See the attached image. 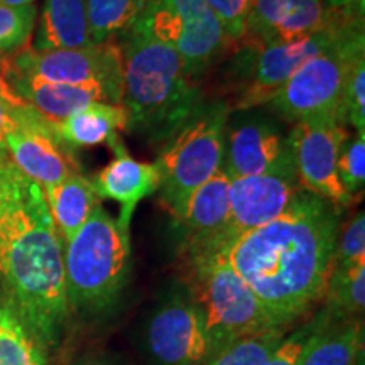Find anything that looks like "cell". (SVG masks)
<instances>
[{"label":"cell","mask_w":365,"mask_h":365,"mask_svg":"<svg viewBox=\"0 0 365 365\" xmlns=\"http://www.w3.org/2000/svg\"><path fill=\"white\" fill-rule=\"evenodd\" d=\"M210 11L215 14L230 46L240 44L247 31V19L252 0H205Z\"/></svg>","instance_id":"cell-33"},{"label":"cell","mask_w":365,"mask_h":365,"mask_svg":"<svg viewBox=\"0 0 365 365\" xmlns=\"http://www.w3.org/2000/svg\"><path fill=\"white\" fill-rule=\"evenodd\" d=\"M339 234L340 208L301 190L284 213L217 250L287 328L325 298Z\"/></svg>","instance_id":"cell-1"},{"label":"cell","mask_w":365,"mask_h":365,"mask_svg":"<svg viewBox=\"0 0 365 365\" xmlns=\"http://www.w3.org/2000/svg\"><path fill=\"white\" fill-rule=\"evenodd\" d=\"M228 113L222 100L202 102L159 154V202L176 222L191 193L220 173Z\"/></svg>","instance_id":"cell-6"},{"label":"cell","mask_w":365,"mask_h":365,"mask_svg":"<svg viewBox=\"0 0 365 365\" xmlns=\"http://www.w3.org/2000/svg\"><path fill=\"white\" fill-rule=\"evenodd\" d=\"M228 190L230 180L220 171L191 193L178 220L188 237L186 254L218 247L230 218Z\"/></svg>","instance_id":"cell-18"},{"label":"cell","mask_w":365,"mask_h":365,"mask_svg":"<svg viewBox=\"0 0 365 365\" xmlns=\"http://www.w3.org/2000/svg\"><path fill=\"white\" fill-rule=\"evenodd\" d=\"M346 137V127L339 122L294 124L287 134L301 186L339 208H346L355 202L336 175V159Z\"/></svg>","instance_id":"cell-13"},{"label":"cell","mask_w":365,"mask_h":365,"mask_svg":"<svg viewBox=\"0 0 365 365\" xmlns=\"http://www.w3.org/2000/svg\"><path fill=\"white\" fill-rule=\"evenodd\" d=\"M0 102L9 105L12 108H21V107H27V103L22 100L16 91L12 90V86L9 85V81L4 76L2 68H0Z\"/></svg>","instance_id":"cell-35"},{"label":"cell","mask_w":365,"mask_h":365,"mask_svg":"<svg viewBox=\"0 0 365 365\" xmlns=\"http://www.w3.org/2000/svg\"><path fill=\"white\" fill-rule=\"evenodd\" d=\"M284 335L286 328H274L259 335L235 340L213 354L203 365H266L269 355Z\"/></svg>","instance_id":"cell-26"},{"label":"cell","mask_w":365,"mask_h":365,"mask_svg":"<svg viewBox=\"0 0 365 365\" xmlns=\"http://www.w3.org/2000/svg\"><path fill=\"white\" fill-rule=\"evenodd\" d=\"M365 264V215L355 213L339 234L333 254V267H349Z\"/></svg>","instance_id":"cell-32"},{"label":"cell","mask_w":365,"mask_h":365,"mask_svg":"<svg viewBox=\"0 0 365 365\" xmlns=\"http://www.w3.org/2000/svg\"><path fill=\"white\" fill-rule=\"evenodd\" d=\"M357 26H364V4L344 11L328 9L325 26L307 38L269 46L240 43L252 53V63L247 66L249 80L237 100L235 110H249L266 105L304 63L325 51Z\"/></svg>","instance_id":"cell-8"},{"label":"cell","mask_w":365,"mask_h":365,"mask_svg":"<svg viewBox=\"0 0 365 365\" xmlns=\"http://www.w3.org/2000/svg\"><path fill=\"white\" fill-rule=\"evenodd\" d=\"M7 153L17 170L43 191L78 173L73 150L58 139L53 122L29 105L17 108V129L7 135Z\"/></svg>","instance_id":"cell-14"},{"label":"cell","mask_w":365,"mask_h":365,"mask_svg":"<svg viewBox=\"0 0 365 365\" xmlns=\"http://www.w3.org/2000/svg\"><path fill=\"white\" fill-rule=\"evenodd\" d=\"M186 255L195 304L203 314L215 352L245 336L284 328L274 322L220 250H200Z\"/></svg>","instance_id":"cell-5"},{"label":"cell","mask_w":365,"mask_h":365,"mask_svg":"<svg viewBox=\"0 0 365 365\" xmlns=\"http://www.w3.org/2000/svg\"><path fill=\"white\" fill-rule=\"evenodd\" d=\"M301 190L304 188L296 173L291 149L266 173L230 180V218L217 249L240 234L279 217Z\"/></svg>","instance_id":"cell-11"},{"label":"cell","mask_w":365,"mask_h":365,"mask_svg":"<svg viewBox=\"0 0 365 365\" xmlns=\"http://www.w3.org/2000/svg\"><path fill=\"white\" fill-rule=\"evenodd\" d=\"M287 134L276 115L259 108L230 112L223 130L220 171L228 180L266 173L289 153Z\"/></svg>","instance_id":"cell-12"},{"label":"cell","mask_w":365,"mask_h":365,"mask_svg":"<svg viewBox=\"0 0 365 365\" xmlns=\"http://www.w3.org/2000/svg\"><path fill=\"white\" fill-rule=\"evenodd\" d=\"M148 350L158 365H203L215 354L195 303L171 299L149 319Z\"/></svg>","instance_id":"cell-15"},{"label":"cell","mask_w":365,"mask_h":365,"mask_svg":"<svg viewBox=\"0 0 365 365\" xmlns=\"http://www.w3.org/2000/svg\"><path fill=\"white\" fill-rule=\"evenodd\" d=\"M93 44L115 43L134 29L149 0H85Z\"/></svg>","instance_id":"cell-24"},{"label":"cell","mask_w":365,"mask_h":365,"mask_svg":"<svg viewBox=\"0 0 365 365\" xmlns=\"http://www.w3.org/2000/svg\"><path fill=\"white\" fill-rule=\"evenodd\" d=\"M2 68L4 76L24 102L34 108L39 115L48 118L49 122L56 124L68 118L73 113L83 110L85 107L103 102L108 103L100 91L93 88H85V86H73L63 83H53L34 78V76L22 75L14 70H9L6 65Z\"/></svg>","instance_id":"cell-19"},{"label":"cell","mask_w":365,"mask_h":365,"mask_svg":"<svg viewBox=\"0 0 365 365\" xmlns=\"http://www.w3.org/2000/svg\"><path fill=\"white\" fill-rule=\"evenodd\" d=\"M323 0H252L242 43L269 46L317 33L325 26Z\"/></svg>","instance_id":"cell-16"},{"label":"cell","mask_w":365,"mask_h":365,"mask_svg":"<svg viewBox=\"0 0 365 365\" xmlns=\"http://www.w3.org/2000/svg\"><path fill=\"white\" fill-rule=\"evenodd\" d=\"M36 29L34 51L81 49L93 46L85 0H44Z\"/></svg>","instance_id":"cell-20"},{"label":"cell","mask_w":365,"mask_h":365,"mask_svg":"<svg viewBox=\"0 0 365 365\" xmlns=\"http://www.w3.org/2000/svg\"><path fill=\"white\" fill-rule=\"evenodd\" d=\"M330 312L304 352L301 365H355L362 349V325L359 322L335 323Z\"/></svg>","instance_id":"cell-23"},{"label":"cell","mask_w":365,"mask_h":365,"mask_svg":"<svg viewBox=\"0 0 365 365\" xmlns=\"http://www.w3.org/2000/svg\"><path fill=\"white\" fill-rule=\"evenodd\" d=\"M336 175L344 190L355 200L365 186V132H355L341 144Z\"/></svg>","instance_id":"cell-30"},{"label":"cell","mask_w":365,"mask_h":365,"mask_svg":"<svg viewBox=\"0 0 365 365\" xmlns=\"http://www.w3.org/2000/svg\"><path fill=\"white\" fill-rule=\"evenodd\" d=\"M325 298L328 308L336 317L359 314L365 307V264L333 267Z\"/></svg>","instance_id":"cell-25"},{"label":"cell","mask_w":365,"mask_h":365,"mask_svg":"<svg viewBox=\"0 0 365 365\" xmlns=\"http://www.w3.org/2000/svg\"><path fill=\"white\" fill-rule=\"evenodd\" d=\"M53 127L58 139L70 150L95 148L129 129V113L124 105L95 102Z\"/></svg>","instance_id":"cell-21"},{"label":"cell","mask_w":365,"mask_h":365,"mask_svg":"<svg viewBox=\"0 0 365 365\" xmlns=\"http://www.w3.org/2000/svg\"><path fill=\"white\" fill-rule=\"evenodd\" d=\"M323 4L330 11H344V9H350L359 6V4H364V0H323Z\"/></svg>","instance_id":"cell-36"},{"label":"cell","mask_w":365,"mask_h":365,"mask_svg":"<svg viewBox=\"0 0 365 365\" xmlns=\"http://www.w3.org/2000/svg\"><path fill=\"white\" fill-rule=\"evenodd\" d=\"M22 108V107H21ZM17 129V108L0 102V163L9 159L7 135Z\"/></svg>","instance_id":"cell-34"},{"label":"cell","mask_w":365,"mask_h":365,"mask_svg":"<svg viewBox=\"0 0 365 365\" xmlns=\"http://www.w3.org/2000/svg\"><path fill=\"white\" fill-rule=\"evenodd\" d=\"M360 54H365L364 26L350 29L335 44L304 63L266 105L274 115L294 124L339 122L346 71Z\"/></svg>","instance_id":"cell-7"},{"label":"cell","mask_w":365,"mask_h":365,"mask_svg":"<svg viewBox=\"0 0 365 365\" xmlns=\"http://www.w3.org/2000/svg\"><path fill=\"white\" fill-rule=\"evenodd\" d=\"M328 317H330V309L325 308L308 323L301 325L298 330L282 336L276 349L269 355L266 365H301L308 345L312 344L319 328L325 325Z\"/></svg>","instance_id":"cell-31"},{"label":"cell","mask_w":365,"mask_h":365,"mask_svg":"<svg viewBox=\"0 0 365 365\" xmlns=\"http://www.w3.org/2000/svg\"><path fill=\"white\" fill-rule=\"evenodd\" d=\"M124 66L122 105L129 130L150 144H168L203 102L195 78L170 46L134 27L120 43Z\"/></svg>","instance_id":"cell-3"},{"label":"cell","mask_w":365,"mask_h":365,"mask_svg":"<svg viewBox=\"0 0 365 365\" xmlns=\"http://www.w3.org/2000/svg\"><path fill=\"white\" fill-rule=\"evenodd\" d=\"M78 365H115V364H110V362H107V360H102V359H88Z\"/></svg>","instance_id":"cell-38"},{"label":"cell","mask_w":365,"mask_h":365,"mask_svg":"<svg viewBox=\"0 0 365 365\" xmlns=\"http://www.w3.org/2000/svg\"><path fill=\"white\" fill-rule=\"evenodd\" d=\"M44 196L63 244H68L75 237L100 203L91 181L80 173L68 176L53 188L44 190Z\"/></svg>","instance_id":"cell-22"},{"label":"cell","mask_w":365,"mask_h":365,"mask_svg":"<svg viewBox=\"0 0 365 365\" xmlns=\"http://www.w3.org/2000/svg\"><path fill=\"white\" fill-rule=\"evenodd\" d=\"M108 144L113 150V159L90 181L98 200L118 203L120 213L117 222L130 230L137 205L159 188V170L156 163H143L132 158L118 134Z\"/></svg>","instance_id":"cell-17"},{"label":"cell","mask_w":365,"mask_h":365,"mask_svg":"<svg viewBox=\"0 0 365 365\" xmlns=\"http://www.w3.org/2000/svg\"><path fill=\"white\" fill-rule=\"evenodd\" d=\"M65 286L70 309L102 313L115 303L130 269V230L98 203L65 244Z\"/></svg>","instance_id":"cell-4"},{"label":"cell","mask_w":365,"mask_h":365,"mask_svg":"<svg viewBox=\"0 0 365 365\" xmlns=\"http://www.w3.org/2000/svg\"><path fill=\"white\" fill-rule=\"evenodd\" d=\"M339 122L344 127H354L355 132H365V54L355 58L346 71Z\"/></svg>","instance_id":"cell-29"},{"label":"cell","mask_w":365,"mask_h":365,"mask_svg":"<svg viewBox=\"0 0 365 365\" xmlns=\"http://www.w3.org/2000/svg\"><path fill=\"white\" fill-rule=\"evenodd\" d=\"M63 254L44 191L11 159L0 163V308L43 354L58 345L70 317Z\"/></svg>","instance_id":"cell-2"},{"label":"cell","mask_w":365,"mask_h":365,"mask_svg":"<svg viewBox=\"0 0 365 365\" xmlns=\"http://www.w3.org/2000/svg\"><path fill=\"white\" fill-rule=\"evenodd\" d=\"M0 4L9 7H24V6H31V4H34V0H0Z\"/></svg>","instance_id":"cell-37"},{"label":"cell","mask_w":365,"mask_h":365,"mask_svg":"<svg viewBox=\"0 0 365 365\" xmlns=\"http://www.w3.org/2000/svg\"><path fill=\"white\" fill-rule=\"evenodd\" d=\"M0 365H46L44 354L26 328L0 308Z\"/></svg>","instance_id":"cell-27"},{"label":"cell","mask_w":365,"mask_h":365,"mask_svg":"<svg viewBox=\"0 0 365 365\" xmlns=\"http://www.w3.org/2000/svg\"><path fill=\"white\" fill-rule=\"evenodd\" d=\"M135 26L153 39L170 46L195 80L230 46L205 0H149Z\"/></svg>","instance_id":"cell-9"},{"label":"cell","mask_w":365,"mask_h":365,"mask_svg":"<svg viewBox=\"0 0 365 365\" xmlns=\"http://www.w3.org/2000/svg\"><path fill=\"white\" fill-rule=\"evenodd\" d=\"M38 21L34 4L24 7H9L0 4V54L19 53L33 38Z\"/></svg>","instance_id":"cell-28"},{"label":"cell","mask_w":365,"mask_h":365,"mask_svg":"<svg viewBox=\"0 0 365 365\" xmlns=\"http://www.w3.org/2000/svg\"><path fill=\"white\" fill-rule=\"evenodd\" d=\"M6 66L53 83L93 88L100 91L108 103L122 105L124 66L117 43L56 51H34L26 48L14 54Z\"/></svg>","instance_id":"cell-10"}]
</instances>
